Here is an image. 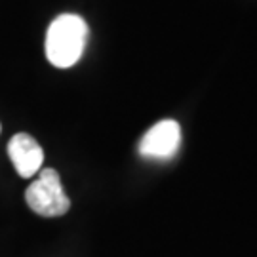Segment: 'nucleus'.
I'll list each match as a JSON object with an SVG mask.
<instances>
[{
	"mask_svg": "<svg viewBox=\"0 0 257 257\" xmlns=\"http://www.w3.org/2000/svg\"><path fill=\"white\" fill-rule=\"evenodd\" d=\"M25 200L29 208L42 217H59L71 208V200L65 194L61 179L52 168L38 172V177L25 191Z\"/></svg>",
	"mask_w": 257,
	"mask_h": 257,
	"instance_id": "obj_2",
	"label": "nucleus"
},
{
	"mask_svg": "<svg viewBox=\"0 0 257 257\" xmlns=\"http://www.w3.org/2000/svg\"><path fill=\"white\" fill-rule=\"evenodd\" d=\"M181 143V128L175 120H160L139 141V153L147 158H170Z\"/></svg>",
	"mask_w": 257,
	"mask_h": 257,
	"instance_id": "obj_3",
	"label": "nucleus"
},
{
	"mask_svg": "<svg viewBox=\"0 0 257 257\" xmlns=\"http://www.w3.org/2000/svg\"><path fill=\"white\" fill-rule=\"evenodd\" d=\"M88 25L76 14H61L50 23L46 33L48 61L57 69H69L78 63L88 42Z\"/></svg>",
	"mask_w": 257,
	"mask_h": 257,
	"instance_id": "obj_1",
	"label": "nucleus"
},
{
	"mask_svg": "<svg viewBox=\"0 0 257 257\" xmlns=\"http://www.w3.org/2000/svg\"><path fill=\"white\" fill-rule=\"evenodd\" d=\"M8 156L21 177L31 179L42 170L44 151L29 134H16L8 143Z\"/></svg>",
	"mask_w": 257,
	"mask_h": 257,
	"instance_id": "obj_4",
	"label": "nucleus"
}]
</instances>
